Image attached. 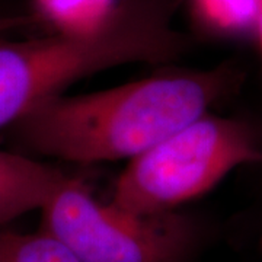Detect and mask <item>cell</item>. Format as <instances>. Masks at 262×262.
<instances>
[{"instance_id": "1", "label": "cell", "mask_w": 262, "mask_h": 262, "mask_svg": "<svg viewBox=\"0 0 262 262\" xmlns=\"http://www.w3.org/2000/svg\"><path fill=\"white\" fill-rule=\"evenodd\" d=\"M230 66L168 72L92 94H60L12 127L34 155L73 163L137 158L210 113L241 83Z\"/></svg>"}, {"instance_id": "2", "label": "cell", "mask_w": 262, "mask_h": 262, "mask_svg": "<svg viewBox=\"0 0 262 262\" xmlns=\"http://www.w3.org/2000/svg\"><path fill=\"white\" fill-rule=\"evenodd\" d=\"M259 160L261 149L246 124L207 114L131 159L111 203L141 214L177 211L234 168Z\"/></svg>"}, {"instance_id": "3", "label": "cell", "mask_w": 262, "mask_h": 262, "mask_svg": "<svg viewBox=\"0 0 262 262\" xmlns=\"http://www.w3.org/2000/svg\"><path fill=\"white\" fill-rule=\"evenodd\" d=\"M41 230L80 262H189L195 223L178 211L141 214L99 203L69 178L41 208Z\"/></svg>"}, {"instance_id": "4", "label": "cell", "mask_w": 262, "mask_h": 262, "mask_svg": "<svg viewBox=\"0 0 262 262\" xmlns=\"http://www.w3.org/2000/svg\"><path fill=\"white\" fill-rule=\"evenodd\" d=\"M70 178L25 153L0 150V225L39 210Z\"/></svg>"}, {"instance_id": "5", "label": "cell", "mask_w": 262, "mask_h": 262, "mask_svg": "<svg viewBox=\"0 0 262 262\" xmlns=\"http://www.w3.org/2000/svg\"><path fill=\"white\" fill-rule=\"evenodd\" d=\"M41 18L58 34L79 35L102 28L120 0H34Z\"/></svg>"}, {"instance_id": "6", "label": "cell", "mask_w": 262, "mask_h": 262, "mask_svg": "<svg viewBox=\"0 0 262 262\" xmlns=\"http://www.w3.org/2000/svg\"><path fill=\"white\" fill-rule=\"evenodd\" d=\"M200 27L220 37L253 34L262 0H188Z\"/></svg>"}, {"instance_id": "7", "label": "cell", "mask_w": 262, "mask_h": 262, "mask_svg": "<svg viewBox=\"0 0 262 262\" xmlns=\"http://www.w3.org/2000/svg\"><path fill=\"white\" fill-rule=\"evenodd\" d=\"M0 262H80L56 237L37 233L0 232Z\"/></svg>"}, {"instance_id": "8", "label": "cell", "mask_w": 262, "mask_h": 262, "mask_svg": "<svg viewBox=\"0 0 262 262\" xmlns=\"http://www.w3.org/2000/svg\"><path fill=\"white\" fill-rule=\"evenodd\" d=\"M34 18L28 15H0V38L6 34L25 28L32 24Z\"/></svg>"}, {"instance_id": "9", "label": "cell", "mask_w": 262, "mask_h": 262, "mask_svg": "<svg viewBox=\"0 0 262 262\" xmlns=\"http://www.w3.org/2000/svg\"><path fill=\"white\" fill-rule=\"evenodd\" d=\"M253 34H255V37L258 39V46H259V51H261L262 56V3L261 9H259V15H258V19H256V25H255Z\"/></svg>"}]
</instances>
